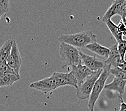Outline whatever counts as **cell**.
<instances>
[{"label":"cell","instance_id":"obj_1","mask_svg":"<svg viewBox=\"0 0 126 111\" xmlns=\"http://www.w3.org/2000/svg\"><path fill=\"white\" fill-rule=\"evenodd\" d=\"M58 40L60 43L68 44L79 49L96 42V36L92 31H84L74 34H62Z\"/></svg>","mask_w":126,"mask_h":111},{"label":"cell","instance_id":"obj_2","mask_svg":"<svg viewBox=\"0 0 126 111\" xmlns=\"http://www.w3.org/2000/svg\"><path fill=\"white\" fill-rule=\"evenodd\" d=\"M79 50L72 45L60 43L59 54L62 61V68L78 65L81 63Z\"/></svg>","mask_w":126,"mask_h":111},{"label":"cell","instance_id":"obj_3","mask_svg":"<svg viewBox=\"0 0 126 111\" xmlns=\"http://www.w3.org/2000/svg\"><path fill=\"white\" fill-rule=\"evenodd\" d=\"M110 66L105 64V66L102 69L101 74L95 82L93 90L91 91L88 101V109L89 111H94L95 104L99 98V96L105 88L106 85V81L110 75Z\"/></svg>","mask_w":126,"mask_h":111},{"label":"cell","instance_id":"obj_4","mask_svg":"<svg viewBox=\"0 0 126 111\" xmlns=\"http://www.w3.org/2000/svg\"><path fill=\"white\" fill-rule=\"evenodd\" d=\"M102 70L93 72L80 86L76 88V96L79 100L88 99L93 90L95 82L101 74Z\"/></svg>","mask_w":126,"mask_h":111},{"label":"cell","instance_id":"obj_5","mask_svg":"<svg viewBox=\"0 0 126 111\" xmlns=\"http://www.w3.org/2000/svg\"><path fill=\"white\" fill-rule=\"evenodd\" d=\"M29 87L39 91L44 94H47L59 87V86L56 79L52 74L49 77L31 83Z\"/></svg>","mask_w":126,"mask_h":111},{"label":"cell","instance_id":"obj_6","mask_svg":"<svg viewBox=\"0 0 126 111\" xmlns=\"http://www.w3.org/2000/svg\"><path fill=\"white\" fill-rule=\"evenodd\" d=\"M6 63L15 72L16 75L20 76V70L22 64V59L20 54L18 45L15 40L13 43L10 54L6 59Z\"/></svg>","mask_w":126,"mask_h":111},{"label":"cell","instance_id":"obj_7","mask_svg":"<svg viewBox=\"0 0 126 111\" xmlns=\"http://www.w3.org/2000/svg\"><path fill=\"white\" fill-rule=\"evenodd\" d=\"M81 64L86 66L92 72L100 70L105 66L104 61L96 58L94 56H91L83 53L82 51H79Z\"/></svg>","mask_w":126,"mask_h":111},{"label":"cell","instance_id":"obj_8","mask_svg":"<svg viewBox=\"0 0 126 111\" xmlns=\"http://www.w3.org/2000/svg\"><path fill=\"white\" fill-rule=\"evenodd\" d=\"M70 68L71 69L70 72L76 78L77 83V87L80 86L93 72L81 63L76 66H70Z\"/></svg>","mask_w":126,"mask_h":111},{"label":"cell","instance_id":"obj_9","mask_svg":"<svg viewBox=\"0 0 126 111\" xmlns=\"http://www.w3.org/2000/svg\"><path fill=\"white\" fill-rule=\"evenodd\" d=\"M53 75L56 79L59 87L65 86H71L75 88L77 87V83L74 76L70 73L54 72Z\"/></svg>","mask_w":126,"mask_h":111},{"label":"cell","instance_id":"obj_10","mask_svg":"<svg viewBox=\"0 0 126 111\" xmlns=\"http://www.w3.org/2000/svg\"><path fill=\"white\" fill-rule=\"evenodd\" d=\"M109 49H110L109 56L108 58L104 61V63L105 65H109L111 68L118 67L120 63L123 61L121 60V58L117 50V44H115L111 45Z\"/></svg>","mask_w":126,"mask_h":111},{"label":"cell","instance_id":"obj_11","mask_svg":"<svg viewBox=\"0 0 126 111\" xmlns=\"http://www.w3.org/2000/svg\"><path fill=\"white\" fill-rule=\"evenodd\" d=\"M126 86V81L114 77L113 80L110 84H106L105 86V89L111 91L117 92L120 95V99L122 100V96L124 94L125 89Z\"/></svg>","mask_w":126,"mask_h":111},{"label":"cell","instance_id":"obj_12","mask_svg":"<svg viewBox=\"0 0 126 111\" xmlns=\"http://www.w3.org/2000/svg\"><path fill=\"white\" fill-rule=\"evenodd\" d=\"M125 0H114L112 2L111 5L108 8L105 14H104L102 17V21L104 23L108 20L111 19L113 16L118 15L120 8L123 4Z\"/></svg>","mask_w":126,"mask_h":111},{"label":"cell","instance_id":"obj_13","mask_svg":"<svg viewBox=\"0 0 126 111\" xmlns=\"http://www.w3.org/2000/svg\"><path fill=\"white\" fill-rule=\"evenodd\" d=\"M89 51H91L95 54H98L101 57L105 58L107 59L108 58L109 53H110V49L105 46L99 44L97 42H95L88 45L85 47Z\"/></svg>","mask_w":126,"mask_h":111},{"label":"cell","instance_id":"obj_14","mask_svg":"<svg viewBox=\"0 0 126 111\" xmlns=\"http://www.w3.org/2000/svg\"><path fill=\"white\" fill-rule=\"evenodd\" d=\"M14 41L13 39L8 40L0 47V63H6V59L10 54Z\"/></svg>","mask_w":126,"mask_h":111},{"label":"cell","instance_id":"obj_15","mask_svg":"<svg viewBox=\"0 0 126 111\" xmlns=\"http://www.w3.org/2000/svg\"><path fill=\"white\" fill-rule=\"evenodd\" d=\"M20 79V77L15 74H5L0 75V87L12 86Z\"/></svg>","mask_w":126,"mask_h":111},{"label":"cell","instance_id":"obj_16","mask_svg":"<svg viewBox=\"0 0 126 111\" xmlns=\"http://www.w3.org/2000/svg\"><path fill=\"white\" fill-rule=\"evenodd\" d=\"M105 23L107 26L108 27L110 33H111V35L115 38V39L116 40L117 43L123 40V38H122L123 35H122L121 33H120V31H119L118 26L111 19L108 20Z\"/></svg>","mask_w":126,"mask_h":111},{"label":"cell","instance_id":"obj_17","mask_svg":"<svg viewBox=\"0 0 126 111\" xmlns=\"http://www.w3.org/2000/svg\"><path fill=\"white\" fill-rule=\"evenodd\" d=\"M117 50L122 61H124L126 54V40H122L120 42L117 43Z\"/></svg>","mask_w":126,"mask_h":111},{"label":"cell","instance_id":"obj_18","mask_svg":"<svg viewBox=\"0 0 126 111\" xmlns=\"http://www.w3.org/2000/svg\"><path fill=\"white\" fill-rule=\"evenodd\" d=\"M110 74L113 75L116 78L126 81V72L120 69L119 67L110 68Z\"/></svg>","mask_w":126,"mask_h":111},{"label":"cell","instance_id":"obj_19","mask_svg":"<svg viewBox=\"0 0 126 111\" xmlns=\"http://www.w3.org/2000/svg\"><path fill=\"white\" fill-rule=\"evenodd\" d=\"M10 10V0H0V19Z\"/></svg>","mask_w":126,"mask_h":111},{"label":"cell","instance_id":"obj_20","mask_svg":"<svg viewBox=\"0 0 126 111\" xmlns=\"http://www.w3.org/2000/svg\"><path fill=\"white\" fill-rule=\"evenodd\" d=\"M5 74H12L16 75L15 72L6 63H0V75Z\"/></svg>","mask_w":126,"mask_h":111},{"label":"cell","instance_id":"obj_21","mask_svg":"<svg viewBox=\"0 0 126 111\" xmlns=\"http://www.w3.org/2000/svg\"><path fill=\"white\" fill-rule=\"evenodd\" d=\"M118 15L120 16L122 20L126 19V0H125L122 5Z\"/></svg>","mask_w":126,"mask_h":111},{"label":"cell","instance_id":"obj_22","mask_svg":"<svg viewBox=\"0 0 126 111\" xmlns=\"http://www.w3.org/2000/svg\"><path fill=\"white\" fill-rule=\"evenodd\" d=\"M117 26H118L119 31H120V33H121L122 35L126 36V27L122 20L119 22V24L117 25Z\"/></svg>","mask_w":126,"mask_h":111},{"label":"cell","instance_id":"obj_23","mask_svg":"<svg viewBox=\"0 0 126 111\" xmlns=\"http://www.w3.org/2000/svg\"><path fill=\"white\" fill-rule=\"evenodd\" d=\"M119 111H126V103L124 102L123 99L121 100L120 107H119Z\"/></svg>","mask_w":126,"mask_h":111},{"label":"cell","instance_id":"obj_24","mask_svg":"<svg viewBox=\"0 0 126 111\" xmlns=\"http://www.w3.org/2000/svg\"><path fill=\"white\" fill-rule=\"evenodd\" d=\"M118 67L120 68V69H122V70L126 72V61L125 60L124 61L122 62L120 65H119V66H118Z\"/></svg>","mask_w":126,"mask_h":111},{"label":"cell","instance_id":"obj_25","mask_svg":"<svg viewBox=\"0 0 126 111\" xmlns=\"http://www.w3.org/2000/svg\"><path fill=\"white\" fill-rule=\"evenodd\" d=\"M122 22H123V23L124 24V25L126 26V19L122 20Z\"/></svg>","mask_w":126,"mask_h":111},{"label":"cell","instance_id":"obj_26","mask_svg":"<svg viewBox=\"0 0 126 111\" xmlns=\"http://www.w3.org/2000/svg\"></svg>","mask_w":126,"mask_h":111}]
</instances>
